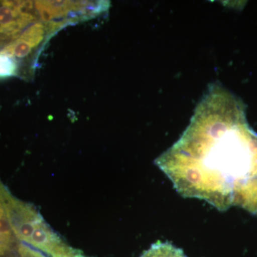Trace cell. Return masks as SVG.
I'll return each mask as SVG.
<instances>
[{
  "instance_id": "obj_1",
  "label": "cell",
  "mask_w": 257,
  "mask_h": 257,
  "mask_svg": "<svg viewBox=\"0 0 257 257\" xmlns=\"http://www.w3.org/2000/svg\"><path fill=\"white\" fill-rule=\"evenodd\" d=\"M155 164L182 197L257 215V135L242 105L219 83L209 87L181 138Z\"/></svg>"
},
{
  "instance_id": "obj_2",
  "label": "cell",
  "mask_w": 257,
  "mask_h": 257,
  "mask_svg": "<svg viewBox=\"0 0 257 257\" xmlns=\"http://www.w3.org/2000/svg\"><path fill=\"white\" fill-rule=\"evenodd\" d=\"M55 231L32 204L20 200L0 181V257H38Z\"/></svg>"
},
{
  "instance_id": "obj_3",
  "label": "cell",
  "mask_w": 257,
  "mask_h": 257,
  "mask_svg": "<svg viewBox=\"0 0 257 257\" xmlns=\"http://www.w3.org/2000/svg\"><path fill=\"white\" fill-rule=\"evenodd\" d=\"M20 5L0 2V48L14 40L25 25V15Z\"/></svg>"
},
{
  "instance_id": "obj_4",
  "label": "cell",
  "mask_w": 257,
  "mask_h": 257,
  "mask_svg": "<svg viewBox=\"0 0 257 257\" xmlns=\"http://www.w3.org/2000/svg\"><path fill=\"white\" fill-rule=\"evenodd\" d=\"M140 257H187L181 248L171 243L157 241Z\"/></svg>"
}]
</instances>
